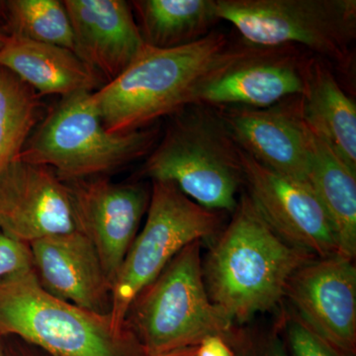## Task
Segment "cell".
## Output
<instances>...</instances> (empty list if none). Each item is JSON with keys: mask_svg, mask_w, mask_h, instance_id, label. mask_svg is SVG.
I'll use <instances>...</instances> for the list:
<instances>
[{"mask_svg": "<svg viewBox=\"0 0 356 356\" xmlns=\"http://www.w3.org/2000/svg\"><path fill=\"white\" fill-rule=\"evenodd\" d=\"M42 109L41 96L0 67V175L22 152Z\"/></svg>", "mask_w": 356, "mask_h": 356, "instance_id": "21", "label": "cell"}, {"mask_svg": "<svg viewBox=\"0 0 356 356\" xmlns=\"http://www.w3.org/2000/svg\"><path fill=\"white\" fill-rule=\"evenodd\" d=\"M8 35V28H7L6 21L2 18L1 13H0V48H1L2 44L4 43V40L6 39Z\"/></svg>", "mask_w": 356, "mask_h": 356, "instance_id": "28", "label": "cell"}, {"mask_svg": "<svg viewBox=\"0 0 356 356\" xmlns=\"http://www.w3.org/2000/svg\"><path fill=\"white\" fill-rule=\"evenodd\" d=\"M0 228L28 245L79 231L67 184L48 166L14 159L0 175Z\"/></svg>", "mask_w": 356, "mask_h": 356, "instance_id": "12", "label": "cell"}, {"mask_svg": "<svg viewBox=\"0 0 356 356\" xmlns=\"http://www.w3.org/2000/svg\"><path fill=\"white\" fill-rule=\"evenodd\" d=\"M285 332L293 356H341L297 316L285 320Z\"/></svg>", "mask_w": 356, "mask_h": 356, "instance_id": "23", "label": "cell"}, {"mask_svg": "<svg viewBox=\"0 0 356 356\" xmlns=\"http://www.w3.org/2000/svg\"><path fill=\"white\" fill-rule=\"evenodd\" d=\"M91 93L81 91L63 97L40 121L17 159L48 166L67 182L99 177L151 153L158 130L109 133Z\"/></svg>", "mask_w": 356, "mask_h": 356, "instance_id": "6", "label": "cell"}, {"mask_svg": "<svg viewBox=\"0 0 356 356\" xmlns=\"http://www.w3.org/2000/svg\"><path fill=\"white\" fill-rule=\"evenodd\" d=\"M3 356H28V355H6V353H3Z\"/></svg>", "mask_w": 356, "mask_h": 356, "instance_id": "29", "label": "cell"}, {"mask_svg": "<svg viewBox=\"0 0 356 356\" xmlns=\"http://www.w3.org/2000/svg\"><path fill=\"white\" fill-rule=\"evenodd\" d=\"M222 212L206 209L172 182L153 181L147 220L129 250L112 288L111 317L125 325L133 300L173 257L196 241L221 232Z\"/></svg>", "mask_w": 356, "mask_h": 356, "instance_id": "8", "label": "cell"}, {"mask_svg": "<svg viewBox=\"0 0 356 356\" xmlns=\"http://www.w3.org/2000/svg\"><path fill=\"white\" fill-rule=\"evenodd\" d=\"M4 67L42 95L60 97L103 86L102 79L74 51L9 33L0 48Z\"/></svg>", "mask_w": 356, "mask_h": 356, "instance_id": "17", "label": "cell"}, {"mask_svg": "<svg viewBox=\"0 0 356 356\" xmlns=\"http://www.w3.org/2000/svg\"><path fill=\"white\" fill-rule=\"evenodd\" d=\"M301 116L312 132L356 172V105L320 58L306 60Z\"/></svg>", "mask_w": 356, "mask_h": 356, "instance_id": "18", "label": "cell"}, {"mask_svg": "<svg viewBox=\"0 0 356 356\" xmlns=\"http://www.w3.org/2000/svg\"><path fill=\"white\" fill-rule=\"evenodd\" d=\"M79 231L99 255L112 284L138 235L151 193L140 184H115L102 177L67 181Z\"/></svg>", "mask_w": 356, "mask_h": 356, "instance_id": "11", "label": "cell"}, {"mask_svg": "<svg viewBox=\"0 0 356 356\" xmlns=\"http://www.w3.org/2000/svg\"><path fill=\"white\" fill-rule=\"evenodd\" d=\"M201 241L185 247L133 300L125 323L147 356L196 348L213 336L228 341L233 323L206 289Z\"/></svg>", "mask_w": 356, "mask_h": 356, "instance_id": "5", "label": "cell"}, {"mask_svg": "<svg viewBox=\"0 0 356 356\" xmlns=\"http://www.w3.org/2000/svg\"><path fill=\"white\" fill-rule=\"evenodd\" d=\"M0 356H3V350H2L1 344H0Z\"/></svg>", "mask_w": 356, "mask_h": 356, "instance_id": "30", "label": "cell"}, {"mask_svg": "<svg viewBox=\"0 0 356 356\" xmlns=\"http://www.w3.org/2000/svg\"><path fill=\"white\" fill-rule=\"evenodd\" d=\"M132 3L145 44L153 48L195 43L221 20L216 0H139Z\"/></svg>", "mask_w": 356, "mask_h": 356, "instance_id": "20", "label": "cell"}, {"mask_svg": "<svg viewBox=\"0 0 356 356\" xmlns=\"http://www.w3.org/2000/svg\"><path fill=\"white\" fill-rule=\"evenodd\" d=\"M297 317L341 356L356 350V267L336 254L312 259L288 282Z\"/></svg>", "mask_w": 356, "mask_h": 356, "instance_id": "10", "label": "cell"}, {"mask_svg": "<svg viewBox=\"0 0 356 356\" xmlns=\"http://www.w3.org/2000/svg\"><path fill=\"white\" fill-rule=\"evenodd\" d=\"M196 348H184V350H180L173 351V353H166V355L161 356H195Z\"/></svg>", "mask_w": 356, "mask_h": 356, "instance_id": "27", "label": "cell"}, {"mask_svg": "<svg viewBox=\"0 0 356 356\" xmlns=\"http://www.w3.org/2000/svg\"><path fill=\"white\" fill-rule=\"evenodd\" d=\"M161 142L147 154L142 175L172 182L206 209L234 212L243 184L240 147L218 110L192 105L175 114Z\"/></svg>", "mask_w": 356, "mask_h": 356, "instance_id": "4", "label": "cell"}, {"mask_svg": "<svg viewBox=\"0 0 356 356\" xmlns=\"http://www.w3.org/2000/svg\"><path fill=\"white\" fill-rule=\"evenodd\" d=\"M240 161L248 195L283 241L318 259L339 254L331 222L309 182L273 172L242 149Z\"/></svg>", "mask_w": 356, "mask_h": 356, "instance_id": "9", "label": "cell"}, {"mask_svg": "<svg viewBox=\"0 0 356 356\" xmlns=\"http://www.w3.org/2000/svg\"><path fill=\"white\" fill-rule=\"evenodd\" d=\"M218 111L243 152L273 172L308 182L310 138L298 96L268 108L222 107Z\"/></svg>", "mask_w": 356, "mask_h": 356, "instance_id": "14", "label": "cell"}, {"mask_svg": "<svg viewBox=\"0 0 356 356\" xmlns=\"http://www.w3.org/2000/svg\"><path fill=\"white\" fill-rule=\"evenodd\" d=\"M267 356H289L288 355L286 348L283 344L282 341L278 339H273L268 346Z\"/></svg>", "mask_w": 356, "mask_h": 356, "instance_id": "26", "label": "cell"}, {"mask_svg": "<svg viewBox=\"0 0 356 356\" xmlns=\"http://www.w3.org/2000/svg\"><path fill=\"white\" fill-rule=\"evenodd\" d=\"M74 53L106 83L120 76L145 48L132 6L124 0H65ZM104 83V84H105Z\"/></svg>", "mask_w": 356, "mask_h": 356, "instance_id": "16", "label": "cell"}, {"mask_svg": "<svg viewBox=\"0 0 356 356\" xmlns=\"http://www.w3.org/2000/svg\"><path fill=\"white\" fill-rule=\"evenodd\" d=\"M248 44L277 48L301 44L346 67L356 36L355 0H216Z\"/></svg>", "mask_w": 356, "mask_h": 356, "instance_id": "7", "label": "cell"}, {"mask_svg": "<svg viewBox=\"0 0 356 356\" xmlns=\"http://www.w3.org/2000/svg\"><path fill=\"white\" fill-rule=\"evenodd\" d=\"M242 49L218 32L178 48L146 44L120 76L91 93V102L109 133L140 130L161 117L198 105L206 84Z\"/></svg>", "mask_w": 356, "mask_h": 356, "instance_id": "1", "label": "cell"}, {"mask_svg": "<svg viewBox=\"0 0 356 356\" xmlns=\"http://www.w3.org/2000/svg\"><path fill=\"white\" fill-rule=\"evenodd\" d=\"M0 13L11 34L74 51V31L64 1L9 0L0 2Z\"/></svg>", "mask_w": 356, "mask_h": 356, "instance_id": "22", "label": "cell"}, {"mask_svg": "<svg viewBox=\"0 0 356 356\" xmlns=\"http://www.w3.org/2000/svg\"><path fill=\"white\" fill-rule=\"evenodd\" d=\"M314 259L283 241L243 193L206 257L204 281L226 317L245 323L277 305L293 274Z\"/></svg>", "mask_w": 356, "mask_h": 356, "instance_id": "2", "label": "cell"}, {"mask_svg": "<svg viewBox=\"0 0 356 356\" xmlns=\"http://www.w3.org/2000/svg\"><path fill=\"white\" fill-rule=\"evenodd\" d=\"M195 356H235L224 337L213 336L196 346Z\"/></svg>", "mask_w": 356, "mask_h": 356, "instance_id": "25", "label": "cell"}, {"mask_svg": "<svg viewBox=\"0 0 356 356\" xmlns=\"http://www.w3.org/2000/svg\"><path fill=\"white\" fill-rule=\"evenodd\" d=\"M242 49L206 84L199 103L209 107L264 109L299 96L305 88L306 60L293 47Z\"/></svg>", "mask_w": 356, "mask_h": 356, "instance_id": "13", "label": "cell"}, {"mask_svg": "<svg viewBox=\"0 0 356 356\" xmlns=\"http://www.w3.org/2000/svg\"><path fill=\"white\" fill-rule=\"evenodd\" d=\"M33 270L46 291L98 315L112 312V284L99 255L81 231L29 243Z\"/></svg>", "mask_w": 356, "mask_h": 356, "instance_id": "15", "label": "cell"}, {"mask_svg": "<svg viewBox=\"0 0 356 356\" xmlns=\"http://www.w3.org/2000/svg\"><path fill=\"white\" fill-rule=\"evenodd\" d=\"M309 138V184L331 222L339 255L353 261L356 254V172L310 129Z\"/></svg>", "mask_w": 356, "mask_h": 356, "instance_id": "19", "label": "cell"}, {"mask_svg": "<svg viewBox=\"0 0 356 356\" xmlns=\"http://www.w3.org/2000/svg\"><path fill=\"white\" fill-rule=\"evenodd\" d=\"M32 268L29 245L14 240L0 228V280Z\"/></svg>", "mask_w": 356, "mask_h": 356, "instance_id": "24", "label": "cell"}, {"mask_svg": "<svg viewBox=\"0 0 356 356\" xmlns=\"http://www.w3.org/2000/svg\"><path fill=\"white\" fill-rule=\"evenodd\" d=\"M16 337L51 356H147L127 324L53 296L34 270L0 280V337Z\"/></svg>", "mask_w": 356, "mask_h": 356, "instance_id": "3", "label": "cell"}]
</instances>
